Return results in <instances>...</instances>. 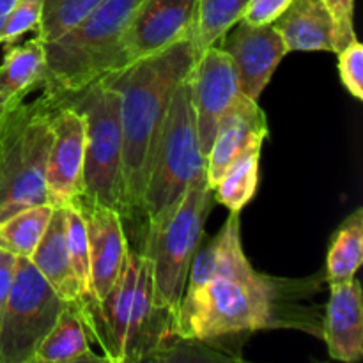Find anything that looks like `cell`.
<instances>
[{"mask_svg":"<svg viewBox=\"0 0 363 363\" xmlns=\"http://www.w3.org/2000/svg\"><path fill=\"white\" fill-rule=\"evenodd\" d=\"M103 0H45L41 20H39L38 38L50 43L60 38L64 32L80 23L92 13Z\"/></svg>","mask_w":363,"mask_h":363,"instance_id":"cell-25","label":"cell"},{"mask_svg":"<svg viewBox=\"0 0 363 363\" xmlns=\"http://www.w3.org/2000/svg\"><path fill=\"white\" fill-rule=\"evenodd\" d=\"M16 0H0V32H2L4 25H6L7 18H9L11 9L14 7Z\"/></svg>","mask_w":363,"mask_h":363,"instance_id":"cell-32","label":"cell"},{"mask_svg":"<svg viewBox=\"0 0 363 363\" xmlns=\"http://www.w3.org/2000/svg\"><path fill=\"white\" fill-rule=\"evenodd\" d=\"M140 0H103L89 16L45 45V94L59 98L123 67V32Z\"/></svg>","mask_w":363,"mask_h":363,"instance_id":"cell-3","label":"cell"},{"mask_svg":"<svg viewBox=\"0 0 363 363\" xmlns=\"http://www.w3.org/2000/svg\"><path fill=\"white\" fill-rule=\"evenodd\" d=\"M52 211L50 204L32 206L0 222V250L14 257H30L45 234Z\"/></svg>","mask_w":363,"mask_h":363,"instance_id":"cell-24","label":"cell"},{"mask_svg":"<svg viewBox=\"0 0 363 363\" xmlns=\"http://www.w3.org/2000/svg\"><path fill=\"white\" fill-rule=\"evenodd\" d=\"M363 262V209L358 208L340 223L330 240L326 255V282L354 279Z\"/></svg>","mask_w":363,"mask_h":363,"instance_id":"cell-21","label":"cell"},{"mask_svg":"<svg viewBox=\"0 0 363 363\" xmlns=\"http://www.w3.org/2000/svg\"><path fill=\"white\" fill-rule=\"evenodd\" d=\"M339 57V73L344 87L353 98L363 99V46L360 41L351 43L337 53Z\"/></svg>","mask_w":363,"mask_h":363,"instance_id":"cell-28","label":"cell"},{"mask_svg":"<svg viewBox=\"0 0 363 363\" xmlns=\"http://www.w3.org/2000/svg\"><path fill=\"white\" fill-rule=\"evenodd\" d=\"M188 82L199 145L202 155L208 156L220 117L241 94L240 82L233 60L218 43L206 48L195 60Z\"/></svg>","mask_w":363,"mask_h":363,"instance_id":"cell-11","label":"cell"},{"mask_svg":"<svg viewBox=\"0 0 363 363\" xmlns=\"http://www.w3.org/2000/svg\"><path fill=\"white\" fill-rule=\"evenodd\" d=\"M28 261L67 303H78L82 298L80 282L71 262L66 238V216L64 206L53 208L45 234L39 240Z\"/></svg>","mask_w":363,"mask_h":363,"instance_id":"cell-17","label":"cell"},{"mask_svg":"<svg viewBox=\"0 0 363 363\" xmlns=\"http://www.w3.org/2000/svg\"><path fill=\"white\" fill-rule=\"evenodd\" d=\"M259 160L261 149H252L234 160L213 188L216 202L229 211L241 213V209L254 199L259 184Z\"/></svg>","mask_w":363,"mask_h":363,"instance_id":"cell-22","label":"cell"},{"mask_svg":"<svg viewBox=\"0 0 363 363\" xmlns=\"http://www.w3.org/2000/svg\"><path fill=\"white\" fill-rule=\"evenodd\" d=\"M52 110V144L46 160V197L52 208L67 206L84 190L85 117L60 98Z\"/></svg>","mask_w":363,"mask_h":363,"instance_id":"cell-10","label":"cell"},{"mask_svg":"<svg viewBox=\"0 0 363 363\" xmlns=\"http://www.w3.org/2000/svg\"><path fill=\"white\" fill-rule=\"evenodd\" d=\"M195 60L194 41L183 39L103 77L121 98L123 220L142 218L149 167L170 99L177 85L190 74Z\"/></svg>","mask_w":363,"mask_h":363,"instance_id":"cell-2","label":"cell"},{"mask_svg":"<svg viewBox=\"0 0 363 363\" xmlns=\"http://www.w3.org/2000/svg\"><path fill=\"white\" fill-rule=\"evenodd\" d=\"M220 41L233 60L241 94L259 101L287 53L282 35L273 25H250L240 20L233 34H225Z\"/></svg>","mask_w":363,"mask_h":363,"instance_id":"cell-12","label":"cell"},{"mask_svg":"<svg viewBox=\"0 0 363 363\" xmlns=\"http://www.w3.org/2000/svg\"><path fill=\"white\" fill-rule=\"evenodd\" d=\"M206 174V156L199 145L188 77L174 91L156 142L142 197L145 227H158L176 211L188 186Z\"/></svg>","mask_w":363,"mask_h":363,"instance_id":"cell-5","label":"cell"},{"mask_svg":"<svg viewBox=\"0 0 363 363\" xmlns=\"http://www.w3.org/2000/svg\"><path fill=\"white\" fill-rule=\"evenodd\" d=\"M321 339L333 360L357 363L363 358V301L358 280L330 284Z\"/></svg>","mask_w":363,"mask_h":363,"instance_id":"cell-16","label":"cell"},{"mask_svg":"<svg viewBox=\"0 0 363 363\" xmlns=\"http://www.w3.org/2000/svg\"><path fill=\"white\" fill-rule=\"evenodd\" d=\"M64 216H66L67 248H69L73 269L80 282L82 298H89L91 296V264H89L87 229H85L84 216L74 202L64 206Z\"/></svg>","mask_w":363,"mask_h":363,"instance_id":"cell-26","label":"cell"},{"mask_svg":"<svg viewBox=\"0 0 363 363\" xmlns=\"http://www.w3.org/2000/svg\"><path fill=\"white\" fill-rule=\"evenodd\" d=\"M195 16L197 0H140L123 32V67L194 38Z\"/></svg>","mask_w":363,"mask_h":363,"instance_id":"cell-9","label":"cell"},{"mask_svg":"<svg viewBox=\"0 0 363 363\" xmlns=\"http://www.w3.org/2000/svg\"><path fill=\"white\" fill-rule=\"evenodd\" d=\"M307 280L264 275L259 282L216 279L183 294L174 323L177 339L215 342L257 330L294 328L321 337L323 314L303 301L321 287Z\"/></svg>","mask_w":363,"mask_h":363,"instance_id":"cell-1","label":"cell"},{"mask_svg":"<svg viewBox=\"0 0 363 363\" xmlns=\"http://www.w3.org/2000/svg\"><path fill=\"white\" fill-rule=\"evenodd\" d=\"M262 277H264L262 273L252 268L250 261L243 252L240 213L230 211L229 218H227L225 225L220 229V233L195 252L190 272H188L184 293L197 289L216 279L254 284L259 282Z\"/></svg>","mask_w":363,"mask_h":363,"instance_id":"cell-15","label":"cell"},{"mask_svg":"<svg viewBox=\"0 0 363 363\" xmlns=\"http://www.w3.org/2000/svg\"><path fill=\"white\" fill-rule=\"evenodd\" d=\"M73 202L80 209L87 229L91 296L103 300L116 284L130 248L124 220L117 209L96 204L82 195Z\"/></svg>","mask_w":363,"mask_h":363,"instance_id":"cell-13","label":"cell"},{"mask_svg":"<svg viewBox=\"0 0 363 363\" xmlns=\"http://www.w3.org/2000/svg\"><path fill=\"white\" fill-rule=\"evenodd\" d=\"M45 74V45L39 38L13 46L0 64V119L23 101V96L41 85Z\"/></svg>","mask_w":363,"mask_h":363,"instance_id":"cell-20","label":"cell"},{"mask_svg":"<svg viewBox=\"0 0 363 363\" xmlns=\"http://www.w3.org/2000/svg\"><path fill=\"white\" fill-rule=\"evenodd\" d=\"M60 99L85 117V158L82 197L117 209L123 208V128L121 98L103 78Z\"/></svg>","mask_w":363,"mask_h":363,"instance_id":"cell-7","label":"cell"},{"mask_svg":"<svg viewBox=\"0 0 363 363\" xmlns=\"http://www.w3.org/2000/svg\"><path fill=\"white\" fill-rule=\"evenodd\" d=\"M250 0H197L194 48L197 59L241 20Z\"/></svg>","mask_w":363,"mask_h":363,"instance_id":"cell-23","label":"cell"},{"mask_svg":"<svg viewBox=\"0 0 363 363\" xmlns=\"http://www.w3.org/2000/svg\"><path fill=\"white\" fill-rule=\"evenodd\" d=\"M213 190L206 174L188 186L176 211L158 227L147 229L144 254L151 262L152 300L176 318L183 300L191 259L204 236V223L211 209Z\"/></svg>","mask_w":363,"mask_h":363,"instance_id":"cell-6","label":"cell"},{"mask_svg":"<svg viewBox=\"0 0 363 363\" xmlns=\"http://www.w3.org/2000/svg\"><path fill=\"white\" fill-rule=\"evenodd\" d=\"M293 0H250L241 20L250 25H273Z\"/></svg>","mask_w":363,"mask_h":363,"instance_id":"cell-30","label":"cell"},{"mask_svg":"<svg viewBox=\"0 0 363 363\" xmlns=\"http://www.w3.org/2000/svg\"><path fill=\"white\" fill-rule=\"evenodd\" d=\"M268 137V119L257 101L240 94L220 117L215 138L206 156V177L215 188L230 163L247 151L261 149Z\"/></svg>","mask_w":363,"mask_h":363,"instance_id":"cell-14","label":"cell"},{"mask_svg":"<svg viewBox=\"0 0 363 363\" xmlns=\"http://www.w3.org/2000/svg\"><path fill=\"white\" fill-rule=\"evenodd\" d=\"M89 332L85 328L80 303H67L57 318L34 354V363H84L108 362L89 347Z\"/></svg>","mask_w":363,"mask_h":363,"instance_id":"cell-19","label":"cell"},{"mask_svg":"<svg viewBox=\"0 0 363 363\" xmlns=\"http://www.w3.org/2000/svg\"><path fill=\"white\" fill-rule=\"evenodd\" d=\"M55 99L43 94L20 101L0 119V222L48 204L46 160L52 144V110Z\"/></svg>","mask_w":363,"mask_h":363,"instance_id":"cell-4","label":"cell"},{"mask_svg":"<svg viewBox=\"0 0 363 363\" xmlns=\"http://www.w3.org/2000/svg\"><path fill=\"white\" fill-rule=\"evenodd\" d=\"M66 305L28 259L16 257L13 286L0 315V363H34L39 344Z\"/></svg>","mask_w":363,"mask_h":363,"instance_id":"cell-8","label":"cell"},{"mask_svg":"<svg viewBox=\"0 0 363 363\" xmlns=\"http://www.w3.org/2000/svg\"><path fill=\"white\" fill-rule=\"evenodd\" d=\"M14 268H16V257L9 252L0 250V315L9 296L11 286H13Z\"/></svg>","mask_w":363,"mask_h":363,"instance_id":"cell-31","label":"cell"},{"mask_svg":"<svg viewBox=\"0 0 363 363\" xmlns=\"http://www.w3.org/2000/svg\"><path fill=\"white\" fill-rule=\"evenodd\" d=\"M333 21V53L357 41L353 27L354 0H323Z\"/></svg>","mask_w":363,"mask_h":363,"instance_id":"cell-29","label":"cell"},{"mask_svg":"<svg viewBox=\"0 0 363 363\" xmlns=\"http://www.w3.org/2000/svg\"><path fill=\"white\" fill-rule=\"evenodd\" d=\"M273 27L289 52H332L333 21L323 0H293Z\"/></svg>","mask_w":363,"mask_h":363,"instance_id":"cell-18","label":"cell"},{"mask_svg":"<svg viewBox=\"0 0 363 363\" xmlns=\"http://www.w3.org/2000/svg\"><path fill=\"white\" fill-rule=\"evenodd\" d=\"M45 0H16L0 32V45H11L27 32L35 30L43 14Z\"/></svg>","mask_w":363,"mask_h":363,"instance_id":"cell-27","label":"cell"}]
</instances>
